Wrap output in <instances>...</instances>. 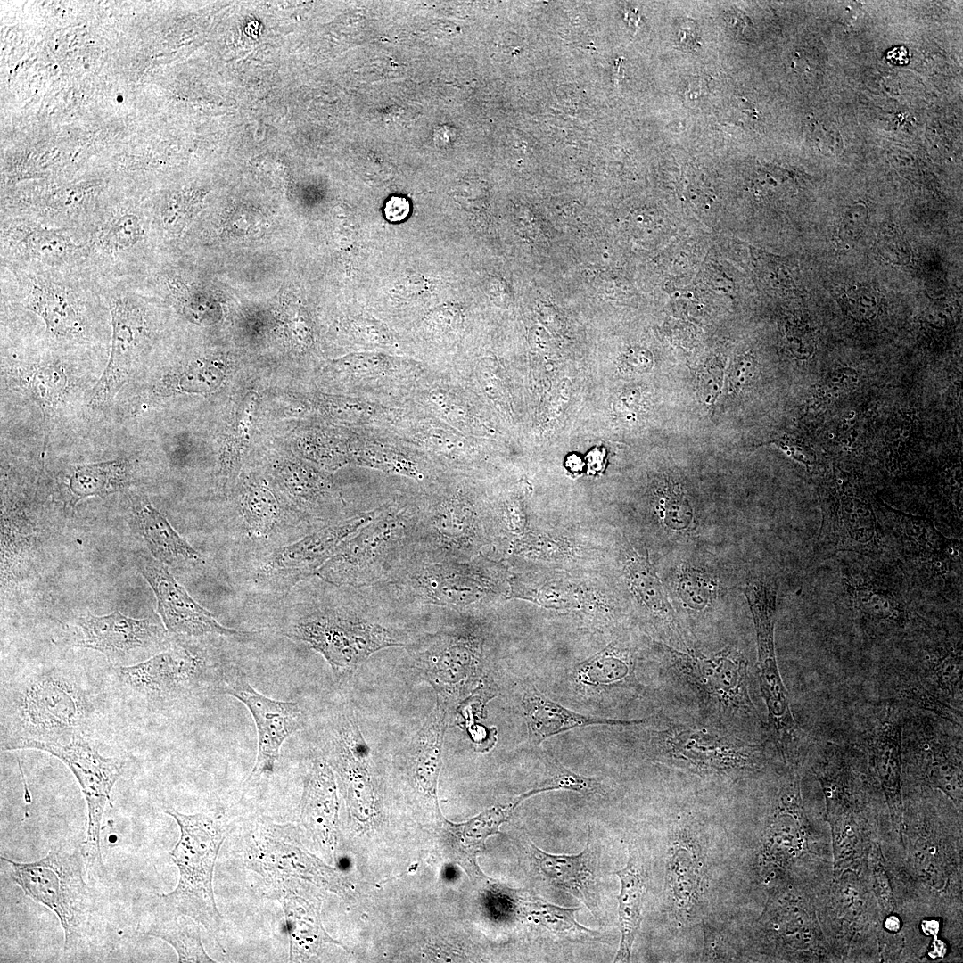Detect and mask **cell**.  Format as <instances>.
I'll list each match as a JSON object with an SVG mask.
<instances>
[{"label":"cell","instance_id":"6da1fadb","mask_svg":"<svg viewBox=\"0 0 963 963\" xmlns=\"http://www.w3.org/2000/svg\"><path fill=\"white\" fill-rule=\"evenodd\" d=\"M377 605L366 589L350 588L342 600L305 605L284 634L319 653L337 676H348L374 653L409 645L412 631L376 619Z\"/></svg>","mask_w":963,"mask_h":963},{"label":"cell","instance_id":"7a4b0ae2","mask_svg":"<svg viewBox=\"0 0 963 963\" xmlns=\"http://www.w3.org/2000/svg\"><path fill=\"white\" fill-rule=\"evenodd\" d=\"M9 876L32 901L52 910L64 932L63 954L75 957L96 941L103 922V901L89 883L91 865L82 845L60 842L32 862L1 857Z\"/></svg>","mask_w":963,"mask_h":963},{"label":"cell","instance_id":"3957f363","mask_svg":"<svg viewBox=\"0 0 963 963\" xmlns=\"http://www.w3.org/2000/svg\"><path fill=\"white\" fill-rule=\"evenodd\" d=\"M833 558L831 594L866 635L910 631L927 621L898 564L885 553H841Z\"/></svg>","mask_w":963,"mask_h":963},{"label":"cell","instance_id":"277c9868","mask_svg":"<svg viewBox=\"0 0 963 963\" xmlns=\"http://www.w3.org/2000/svg\"><path fill=\"white\" fill-rule=\"evenodd\" d=\"M883 553L901 568L919 601L961 605L962 539L944 535L925 516L875 503Z\"/></svg>","mask_w":963,"mask_h":963},{"label":"cell","instance_id":"5b68a950","mask_svg":"<svg viewBox=\"0 0 963 963\" xmlns=\"http://www.w3.org/2000/svg\"><path fill=\"white\" fill-rule=\"evenodd\" d=\"M420 500L399 498L343 540L317 576L337 587L363 588L391 575L412 556Z\"/></svg>","mask_w":963,"mask_h":963},{"label":"cell","instance_id":"8992f818","mask_svg":"<svg viewBox=\"0 0 963 963\" xmlns=\"http://www.w3.org/2000/svg\"><path fill=\"white\" fill-rule=\"evenodd\" d=\"M165 812L179 827V838L169 852L179 877L175 889L159 894L155 901L170 911L197 921L221 947L218 935L223 917L215 901L213 875L224 842L223 831L212 818L203 813L185 814L174 809H167Z\"/></svg>","mask_w":963,"mask_h":963},{"label":"cell","instance_id":"52a82bcc","mask_svg":"<svg viewBox=\"0 0 963 963\" xmlns=\"http://www.w3.org/2000/svg\"><path fill=\"white\" fill-rule=\"evenodd\" d=\"M11 705L12 737L2 749L23 742L65 743L84 735L91 712L90 699L73 679L58 671H45L22 679Z\"/></svg>","mask_w":963,"mask_h":963},{"label":"cell","instance_id":"ba28073f","mask_svg":"<svg viewBox=\"0 0 963 963\" xmlns=\"http://www.w3.org/2000/svg\"><path fill=\"white\" fill-rule=\"evenodd\" d=\"M1 268L2 278L9 281L1 285L41 318L51 334L62 339L82 336L86 327L82 308L88 297L100 292L98 280L90 271Z\"/></svg>","mask_w":963,"mask_h":963},{"label":"cell","instance_id":"9c48e42d","mask_svg":"<svg viewBox=\"0 0 963 963\" xmlns=\"http://www.w3.org/2000/svg\"><path fill=\"white\" fill-rule=\"evenodd\" d=\"M365 588L391 606L460 607L490 590V580L459 562H424L409 558L383 580Z\"/></svg>","mask_w":963,"mask_h":963},{"label":"cell","instance_id":"30bf717a","mask_svg":"<svg viewBox=\"0 0 963 963\" xmlns=\"http://www.w3.org/2000/svg\"><path fill=\"white\" fill-rule=\"evenodd\" d=\"M819 496V547L824 559L841 553H883L875 503L851 474L840 469L823 473Z\"/></svg>","mask_w":963,"mask_h":963},{"label":"cell","instance_id":"8fae6325","mask_svg":"<svg viewBox=\"0 0 963 963\" xmlns=\"http://www.w3.org/2000/svg\"><path fill=\"white\" fill-rule=\"evenodd\" d=\"M442 477L420 497L410 558L424 562H459L480 540L481 520L471 498L461 489L442 486Z\"/></svg>","mask_w":963,"mask_h":963},{"label":"cell","instance_id":"7c38bea8","mask_svg":"<svg viewBox=\"0 0 963 963\" xmlns=\"http://www.w3.org/2000/svg\"><path fill=\"white\" fill-rule=\"evenodd\" d=\"M18 749H37L62 761L75 776L85 796L87 828L82 842L83 853L93 866L103 868L101 855L102 819L115 783L123 776L126 761L117 756H104L84 735L65 743L23 742Z\"/></svg>","mask_w":963,"mask_h":963},{"label":"cell","instance_id":"4fadbf2b","mask_svg":"<svg viewBox=\"0 0 963 963\" xmlns=\"http://www.w3.org/2000/svg\"><path fill=\"white\" fill-rule=\"evenodd\" d=\"M111 314V347L108 365L94 390V401L109 399L125 381L150 338L143 287L136 278L98 279Z\"/></svg>","mask_w":963,"mask_h":963},{"label":"cell","instance_id":"5bb4252c","mask_svg":"<svg viewBox=\"0 0 963 963\" xmlns=\"http://www.w3.org/2000/svg\"><path fill=\"white\" fill-rule=\"evenodd\" d=\"M245 855L248 867L267 879L293 877L343 898L350 894L346 880L305 850L298 829L291 823L259 819L251 828Z\"/></svg>","mask_w":963,"mask_h":963},{"label":"cell","instance_id":"9a60e30c","mask_svg":"<svg viewBox=\"0 0 963 963\" xmlns=\"http://www.w3.org/2000/svg\"><path fill=\"white\" fill-rule=\"evenodd\" d=\"M1 267L39 270L88 269V249L74 230L20 215L1 218Z\"/></svg>","mask_w":963,"mask_h":963},{"label":"cell","instance_id":"2e32d148","mask_svg":"<svg viewBox=\"0 0 963 963\" xmlns=\"http://www.w3.org/2000/svg\"><path fill=\"white\" fill-rule=\"evenodd\" d=\"M379 507L352 514L274 548L259 564L257 584L268 591L285 592L317 575L339 545L371 521Z\"/></svg>","mask_w":963,"mask_h":963},{"label":"cell","instance_id":"e0dca14e","mask_svg":"<svg viewBox=\"0 0 963 963\" xmlns=\"http://www.w3.org/2000/svg\"><path fill=\"white\" fill-rule=\"evenodd\" d=\"M88 268L97 279L136 278L149 251V219L139 210L102 212L85 234Z\"/></svg>","mask_w":963,"mask_h":963},{"label":"cell","instance_id":"ac0fdd59","mask_svg":"<svg viewBox=\"0 0 963 963\" xmlns=\"http://www.w3.org/2000/svg\"><path fill=\"white\" fill-rule=\"evenodd\" d=\"M673 667L701 699L728 715H755L748 692L747 663L742 654L725 649L712 656L670 648Z\"/></svg>","mask_w":963,"mask_h":963},{"label":"cell","instance_id":"d6986e66","mask_svg":"<svg viewBox=\"0 0 963 963\" xmlns=\"http://www.w3.org/2000/svg\"><path fill=\"white\" fill-rule=\"evenodd\" d=\"M409 644L416 666L446 703L457 696L478 670L482 652L480 633L469 625H456L417 637Z\"/></svg>","mask_w":963,"mask_h":963},{"label":"cell","instance_id":"ffe728a7","mask_svg":"<svg viewBox=\"0 0 963 963\" xmlns=\"http://www.w3.org/2000/svg\"><path fill=\"white\" fill-rule=\"evenodd\" d=\"M223 689L248 708L256 725L258 754L246 781L269 778L275 772L284 742L303 727L300 707L296 702L275 700L260 694L236 669L226 675Z\"/></svg>","mask_w":963,"mask_h":963},{"label":"cell","instance_id":"44dd1931","mask_svg":"<svg viewBox=\"0 0 963 963\" xmlns=\"http://www.w3.org/2000/svg\"><path fill=\"white\" fill-rule=\"evenodd\" d=\"M649 743L658 756L715 771L745 770L759 751L757 745L709 728L675 724L651 732Z\"/></svg>","mask_w":963,"mask_h":963},{"label":"cell","instance_id":"7402d4cb","mask_svg":"<svg viewBox=\"0 0 963 963\" xmlns=\"http://www.w3.org/2000/svg\"><path fill=\"white\" fill-rule=\"evenodd\" d=\"M137 568L154 593L159 614L169 632L188 637L217 634L242 638L251 634L222 625L155 558L139 556Z\"/></svg>","mask_w":963,"mask_h":963},{"label":"cell","instance_id":"603a6c76","mask_svg":"<svg viewBox=\"0 0 963 963\" xmlns=\"http://www.w3.org/2000/svg\"><path fill=\"white\" fill-rule=\"evenodd\" d=\"M72 636L73 646L99 651L118 662L131 653L160 646L166 632L152 619H135L116 610L101 616L81 615L72 628Z\"/></svg>","mask_w":963,"mask_h":963},{"label":"cell","instance_id":"cb8c5ba5","mask_svg":"<svg viewBox=\"0 0 963 963\" xmlns=\"http://www.w3.org/2000/svg\"><path fill=\"white\" fill-rule=\"evenodd\" d=\"M268 880L269 893L282 905L284 914L290 944L289 961H305L325 943L344 948L324 929L320 917L321 901L310 895L305 884L293 877Z\"/></svg>","mask_w":963,"mask_h":963},{"label":"cell","instance_id":"d4e9b609","mask_svg":"<svg viewBox=\"0 0 963 963\" xmlns=\"http://www.w3.org/2000/svg\"><path fill=\"white\" fill-rule=\"evenodd\" d=\"M204 662L186 647H175L133 665L118 666L121 684L147 696L161 697L190 686L202 671Z\"/></svg>","mask_w":963,"mask_h":963},{"label":"cell","instance_id":"484cf974","mask_svg":"<svg viewBox=\"0 0 963 963\" xmlns=\"http://www.w3.org/2000/svg\"><path fill=\"white\" fill-rule=\"evenodd\" d=\"M534 787L507 803L488 809L469 820L455 824L442 819V837L449 855L473 880H486L476 862L488 837L499 834V827L508 821L514 809L528 797L539 794Z\"/></svg>","mask_w":963,"mask_h":963},{"label":"cell","instance_id":"4316f807","mask_svg":"<svg viewBox=\"0 0 963 963\" xmlns=\"http://www.w3.org/2000/svg\"><path fill=\"white\" fill-rule=\"evenodd\" d=\"M337 787L330 766L315 761L307 776L300 802V820L321 843L333 850L336 843Z\"/></svg>","mask_w":963,"mask_h":963},{"label":"cell","instance_id":"83f0119b","mask_svg":"<svg viewBox=\"0 0 963 963\" xmlns=\"http://www.w3.org/2000/svg\"><path fill=\"white\" fill-rule=\"evenodd\" d=\"M139 917L137 933L159 938L177 954V962H216L205 951L201 925L190 917L170 911L156 901Z\"/></svg>","mask_w":963,"mask_h":963},{"label":"cell","instance_id":"f1b7e54d","mask_svg":"<svg viewBox=\"0 0 963 963\" xmlns=\"http://www.w3.org/2000/svg\"><path fill=\"white\" fill-rule=\"evenodd\" d=\"M531 743L539 745L546 738L574 728L590 725H630L641 720H616L585 716L547 698L535 687H529L522 699Z\"/></svg>","mask_w":963,"mask_h":963},{"label":"cell","instance_id":"f546056e","mask_svg":"<svg viewBox=\"0 0 963 963\" xmlns=\"http://www.w3.org/2000/svg\"><path fill=\"white\" fill-rule=\"evenodd\" d=\"M135 523L150 553L165 565L198 564L201 554L185 540L169 522L146 499L132 506Z\"/></svg>","mask_w":963,"mask_h":963},{"label":"cell","instance_id":"4dcf8cb0","mask_svg":"<svg viewBox=\"0 0 963 963\" xmlns=\"http://www.w3.org/2000/svg\"><path fill=\"white\" fill-rule=\"evenodd\" d=\"M591 831L584 850L576 855L550 854L531 844V853L543 876L555 886L584 901L592 910L594 885Z\"/></svg>","mask_w":963,"mask_h":963},{"label":"cell","instance_id":"1f68e13d","mask_svg":"<svg viewBox=\"0 0 963 963\" xmlns=\"http://www.w3.org/2000/svg\"><path fill=\"white\" fill-rule=\"evenodd\" d=\"M239 506L242 530L254 541H267L276 537L291 521L286 519V511L276 496L261 479H252L245 483Z\"/></svg>","mask_w":963,"mask_h":963},{"label":"cell","instance_id":"d6a6232c","mask_svg":"<svg viewBox=\"0 0 963 963\" xmlns=\"http://www.w3.org/2000/svg\"><path fill=\"white\" fill-rule=\"evenodd\" d=\"M333 745L336 770L345 786L349 808L358 819L366 821L371 817L375 803L374 787L366 765L367 756L352 752L337 732Z\"/></svg>","mask_w":963,"mask_h":963},{"label":"cell","instance_id":"836d02e7","mask_svg":"<svg viewBox=\"0 0 963 963\" xmlns=\"http://www.w3.org/2000/svg\"><path fill=\"white\" fill-rule=\"evenodd\" d=\"M621 881L619 901V922L621 941L615 962H627L630 959L631 948L639 929L644 892L643 876L632 856L627 866L615 872Z\"/></svg>","mask_w":963,"mask_h":963},{"label":"cell","instance_id":"e575fe53","mask_svg":"<svg viewBox=\"0 0 963 963\" xmlns=\"http://www.w3.org/2000/svg\"><path fill=\"white\" fill-rule=\"evenodd\" d=\"M128 480L129 463L125 458L76 465L69 482L72 505L85 498H103L115 493L122 490Z\"/></svg>","mask_w":963,"mask_h":963},{"label":"cell","instance_id":"d590c367","mask_svg":"<svg viewBox=\"0 0 963 963\" xmlns=\"http://www.w3.org/2000/svg\"><path fill=\"white\" fill-rule=\"evenodd\" d=\"M352 455L354 460L361 465L420 482H425L426 485L440 477L434 467L427 463L385 444L363 442L357 446Z\"/></svg>","mask_w":963,"mask_h":963},{"label":"cell","instance_id":"8d00e7d4","mask_svg":"<svg viewBox=\"0 0 963 963\" xmlns=\"http://www.w3.org/2000/svg\"><path fill=\"white\" fill-rule=\"evenodd\" d=\"M630 672L631 663L628 654L618 648L608 647L579 664L575 676L584 685L597 687L619 683L626 679Z\"/></svg>","mask_w":963,"mask_h":963},{"label":"cell","instance_id":"74e56055","mask_svg":"<svg viewBox=\"0 0 963 963\" xmlns=\"http://www.w3.org/2000/svg\"><path fill=\"white\" fill-rule=\"evenodd\" d=\"M515 898L518 901L516 905L520 913L547 929L559 934L578 935L579 938H594L591 930L579 925L575 920L577 908H561L526 896H515Z\"/></svg>","mask_w":963,"mask_h":963},{"label":"cell","instance_id":"f35d334b","mask_svg":"<svg viewBox=\"0 0 963 963\" xmlns=\"http://www.w3.org/2000/svg\"><path fill=\"white\" fill-rule=\"evenodd\" d=\"M631 584L637 597L656 616L674 621L672 609L663 586L650 564L644 559H635L629 566Z\"/></svg>","mask_w":963,"mask_h":963},{"label":"cell","instance_id":"ab89813d","mask_svg":"<svg viewBox=\"0 0 963 963\" xmlns=\"http://www.w3.org/2000/svg\"><path fill=\"white\" fill-rule=\"evenodd\" d=\"M417 434L420 444L433 456L441 469L442 465H454L465 459V442L455 433L440 426L427 425L422 427Z\"/></svg>","mask_w":963,"mask_h":963},{"label":"cell","instance_id":"60d3db41","mask_svg":"<svg viewBox=\"0 0 963 963\" xmlns=\"http://www.w3.org/2000/svg\"><path fill=\"white\" fill-rule=\"evenodd\" d=\"M657 511L663 523L673 531H687L694 527L693 509L677 484L671 483L659 493Z\"/></svg>","mask_w":963,"mask_h":963},{"label":"cell","instance_id":"b9f144b4","mask_svg":"<svg viewBox=\"0 0 963 963\" xmlns=\"http://www.w3.org/2000/svg\"><path fill=\"white\" fill-rule=\"evenodd\" d=\"M547 776L536 787L541 792L567 789L582 794H591L601 790L599 782L565 769L557 761L546 756Z\"/></svg>","mask_w":963,"mask_h":963},{"label":"cell","instance_id":"7bdbcfd3","mask_svg":"<svg viewBox=\"0 0 963 963\" xmlns=\"http://www.w3.org/2000/svg\"><path fill=\"white\" fill-rule=\"evenodd\" d=\"M678 590L685 605L701 610L714 597L715 584L699 570L685 568L679 576Z\"/></svg>","mask_w":963,"mask_h":963},{"label":"cell","instance_id":"ee69618b","mask_svg":"<svg viewBox=\"0 0 963 963\" xmlns=\"http://www.w3.org/2000/svg\"><path fill=\"white\" fill-rule=\"evenodd\" d=\"M29 383L39 403L48 407L54 405L61 399L66 385V376L58 366H40L31 374Z\"/></svg>","mask_w":963,"mask_h":963},{"label":"cell","instance_id":"f6af8a7d","mask_svg":"<svg viewBox=\"0 0 963 963\" xmlns=\"http://www.w3.org/2000/svg\"><path fill=\"white\" fill-rule=\"evenodd\" d=\"M841 300L847 314L864 321L872 319L877 314L880 296L872 288L852 286L842 295Z\"/></svg>","mask_w":963,"mask_h":963},{"label":"cell","instance_id":"bcb514c9","mask_svg":"<svg viewBox=\"0 0 963 963\" xmlns=\"http://www.w3.org/2000/svg\"><path fill=\"white\" fill-rule=\"evenodd\" d=\"M868 210L863 204H854L846 209L837 226L835 240L839 247L846 248L855 242L865 228Z\"/></svg>","mask_w":963,"mask_h":963},{"label":"cell","instance_id":"7dc6e473","mask_svg":"<svg viewBox=\"0 0 963 963\" xmlns=\"http://www.w3.org/2000/svg\"><path fill=\"white\" fill-rule=\"evenodd\" d=\"M477 376L484 393L496 404L504 405L506 389L497 361L482 358L477 366Z\"/></svg>","mask_w":963,"mask_h":963},{"label":"cell","instance_id":"c3c4849f","mask_svg":"<svg viewBox=\"0 0 963 963\" xmlns=\"http://www.w3.org/2000/svg\"><path fill=\"white\" fill-rule=\"evenodd\" d=\"M856 380L857 375L852 369H836L823 379L819 391L822 392V397L836 399L841 395L851 391Z\"/></svg>","mask_w":963,"mask_h":963},{"label":"cell","instance_id":"681fc988","mask_svg":"<svg viewBox=\"0 0 963 963\" xmlns=\"http://www.w3.org/2000/svg\"><path fill=\"white\" fill-rule=\"evenodd\" d=\"M258 399L259 397L256 392H251L244 399L243 405V411L237 427V442L234 456L236 468L240 464L243 449L249 440L251 424Z\"/></svg>","mask_w":963,"mask_h":963},{"label":"cell","instance_id":"f907efd6","mask_svg":"<svg viewBox=\"0 0 963 963\" xmlns=\"http://www.w3.org/2000/svg\"><path fill=\"white\" fill-rule=\"evenodd\" d=\"M434 410L439 412L449 421L454 424H464L466 420L467 411L450 394L440 391H433L429 399Z\"/></svg>","mask_w":963,"mask_h":963},{"label":"cell","instance_id":"816d5d0a","mask_svg":"<svg viewBox=\"0 0 963 963\" xmlns=\"http://www.w3.org/2000/svg\"><path fill=\"white\" fill-rule=\"evenodd\" d=\"M622 369L627 372L643 374L650 371L654 360L651 352L638 346L629 348L620 358Z\"/></svg>","mask_w":963,"mask_h":963},{"label":"cell","instance_id":"f5cc1de1","mask_svg":"<svg viewBox=\"0 0 963 963\" xmlns=\"http://www.w3.org/2000/svg\"><path fill=\"white\" fill-rule=\"evenodd\" d=\"M342 365L355 374L368 377L380 374L387 367V362L383 358L374 355L356 356L346 359Z\"/></svg>","mask_w":963,"mask_h":963},{"label":"cell","instance_id":"db71d44e","mask_svg":"<svg viewBox=\"0 0 963 963\" xmlns=\"http://www.w3.org/2000/svg\"><path fill=\"white\" fill-rule=\"evenodd\" d=\"M754 358L752 355H741L734 361L728 376V388L737 392L751 379L754 371Z\"/></svg>","mask_w":963,"mask_h":963},{"label":"cell","instance_id":"11a10c76","mask_svg":"<svg viewBox=\"0 0 963 963\" xmlns=\"http://www.w3.org/2000/svg\"><path fill=\"white\" fill-rule=\"evenodd\" d=\"M722 381V371L718 365H709L699 379L700 397L706 403H712L717 397Z\"/></svg>","mask_w":963,"mask_h":963},{"label":"cell","instance_id":"9f6ffc18","mask_svg":"<svg viewBox=\"0 0 963 963\" xmlns=\"http://www.w3.org/2000/svg\"><path fill=\"white\" fill-rule=\"evenodd\" d=\"M786 455L804 464L806 466L814 465L816 457L813 451L804 442L796 439L785 436L774 441Z\"/></svg>","mask_w":963,"mask_h":963},{"label":"cell","instance_id":"6f0895ef","mask_svg":"<svg viewBox=\"0 0 963 963\" xmlns=\"http://www.w3.org/2000/svg\"><path fill=\"white\" fill-rule=\"evenodd\" d=\"M572 394V385L571 381L568 378L562 379L549 403L547 410L549 420L556 419L563 415L571 401Z\"/></svg>","mask_w":963,"mask_h":963},{"label":"cell","instance_id":"680465c9","mask_svg":"<svg viewBox=\"0 0 963 963\" xmlns=\"http://www.w3.org/2000/svg\"><path fill=\"white\" fill-rule=\"evenodd\" d=\"M528 342L532 350L539 352L549 350L552 345L551 336L545 327L540 325H534L530 329Z\"/></svg>","mask_w":963,"mask_h":963},{"label":"cell","instance_id":"91938a15","mask_svg":"<svg viewBox=\"0 0 963 963\" xmlns=\"http://www.w3.org/2000/svg\"><path fill=\"white\" fill-rule=\"evenodd\" d=\"M640 394L636 389H630L621 393L613 403V408L620 414L633 412L638 407Z\"/></svg>","mask_w":963,"mask_h":963},{"label":"cell","instance_id":"94428289","mask_svg":"<svg viewBox=\"0 0 963 963\" xmlns=\"http://www.w3.org/2000/svg\"><path fill=\"white\" fill-rule=\"evenodd\" d=\"M686 89V95L691 99H696L707 92L708 82L705 78H695Z\"/></svg>","mask_w":963,"mask_h":963},{"label":"cell","instance_id":"6125c7cd","mask_svg":"<svg viewBox=\"0 0 963 963\" xmlns=\"http://www.w3.org/2000/svg\"><path fill=\"white\" fill-rule=\"evenodd\" d=\"M386 210L391 213V218H400L407 213V202L404 198L394 197L388 202Z\"/></svg>","mask_w":963,"mask_h":963},{"label":"cell","instance_id":"be15d7a7","mask_svg":"<svg viewBox=\"0 0 963 963\" xmlns=\"http://www.w3.org/2000/svg\"><path fill=\"white\" fill-rule=\"evenodd\" d=\"M887 57L894 64H904L909 60L907 50L904 47L893 48L888 53Z\"/></svg>","mask_w":963,"mask_h":963}]
</instances>
